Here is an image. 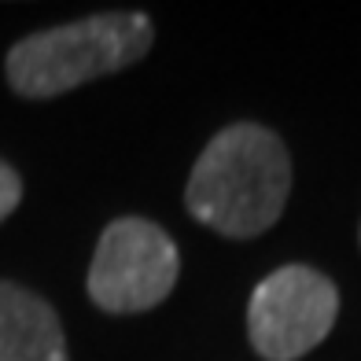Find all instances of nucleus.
<instances>
[{
    "instance_id": "1",
    "label": "nucleus",
    "mask_w": 361,
    "mask_h": 361,
    "mask_svg": "<svg viewBox=\"0 0 361 361\" xmlns=\"http://www.w3.org/2000/svg\"><path fill=\"white\" fill-rule=\"evenodd\" d=\"M291 188V162L269 129L240 122L203 147L188 177L185 203L221 236H258L281 218Z\"/></svg>"
},
{
    "instance_id": "2",
    "label": "nucleus",
    "mask_w": 361,
    "mask_h": 361,
    "mask_svg": "<svg viewBox=\"0 0 361 361\" xmlns=\"http://www.w3.org/2000/svg\"><path fill=\"white\" fill-rule=\"evenodd\" d=\"M152 19L140 11L92 15V19L23 37L8 52V81L19 96L48 100L137 63L152 48Z\"/></svg>"
},
{
    "instance_id": "3",
    "label": "nucleus",
    "mask_w": 361,
    "mask_h": 361,
    "mask_svg": "<svg viewBox=\"0 0 361 361\" xmlns=\"http://www.w3.org/2000/svg\"><path fill=\"white\" fill-rule=\"evenodd\" d=\"M177 247L144 218L111 221L89 266V299L107 314H140L159 306L177 284Z\"/></svg>"
},
{
    "instance_id": "4",
    "label": "nucleus",
    "mask_w": 361,
    "mask_h": 361,
    "mask_svg": "<svg viewBox=\"0 0 361 361\" xmlns=\"http://www.w3.org/2000/svg\"><path fill=\"white\" fill-rule=\"evenodd\" d=\"M339 291L310 266H284L269 273L251 295L247 332L266 361H295L332 332Z\"/></svg>"
},
{
    "instance_id": "5",
    "label": "nucleus",
    "mask_w": 361,
    "mask_h": 361,
    "mask_svg": "<svg viewBox=\"0 0 361 361\" xmlns=\"http://www.w3.org/2000/svg\"><path fill=\"white\" fill-rule=\"evenodd\" d=\"M0 361H71L56 310L8 281H0Z\"/></svg>"
},
{
    "instance_id": "6",
    "label": "nucleus",
    "mask_w": 361,
    "mask_h": 361,
    "mask_svg": "<svg viewBox=\"0 0 361 361\" xmlns=\"http://www.w3.org/2000/svg\"><path fill=\"white\" fill-rule=\"evenodd\" d=\"M23 200V180L8 162H0V221H4Z\"/></svg>"
}]
</instances>
